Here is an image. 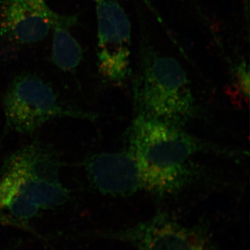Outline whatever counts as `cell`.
Returning a JSON list of instances; mask_svg holds the SVG:
<instances>
[{
  "instance_id": "obj_1",
  "label": "cell",
  "mask_w": 250,
  "mask_h": 250,
  "mask_svg": "<svg viewBox=\"0 0 250 250\" xmlns=\"http://www.w3.org/2000/svg\"><path fill=\"white\" fill-rule=\"evenodd\" d=\"M129 150L139 165L143 189L163 197L177 193L190 177V158L202 151L225 152L180 126L138 115L128 130Z\"/></svg>"
},
{
  "instance_id": "obj_2",
  "label": "cell",
  "mask_w": 250,
  "mask_h": 250,
  "mask_svg": "<svg viewBox=\"0 0 250 250\" xmlns=\"http://www.w3.org/2000/svg\"><path fill=\"white\" fill-rule=\"evenodd\" d=\"M62 167L56 151L39 141L15 151L0 169V208L28 220L63 205L70 192L61 181Z\"/></svg>"
},
{
  "instance_id": "obj_3",
  "label": "cell",
  "mask_w": 250,
  "mask_h": 250,
  "mask_svg": "<svg viewBox=\"0 0 250 250\" xmlns=\"http://www.w3.org/2000/svg\"><path fill=\"white\" fill-rule=\"evenodd\" d=\"M139 115L182 127L197 113L187 72L176 59L143 49L134 80Z\"/></svg>"
},
{
  "instance_id": "obj_4",
  "label": "cell",
  "mask_w": 250,
  "mask_h": 250,
  "mask_svg": "<svg viewBox=\"0 0 250 250\" xmlns=\"http://www.w3.org/2000/svg\"><path fill=\"white\" fill-rule=\"evenodd\" d=\"M3 108L6 127L21 134H34L56 118H95L64 105L48 83L32 74H22L14 79L4 94Z\"/></svg>"
},
{
  "instance_id": "obj_5",
  "label": "cell",
  "mask_w": 250,
  "mask_h": 250,
  "mask_svg": "<svg viewBox=\"0 0 250 250\" xmlns=\"http://www.w3.org/2000/svg\"><path fill=\"white\" fill-rule=\"evenodd\" d=\"M98 67L107 80L121 82L130 74L131 25L117 0H95Z\"/></svg>"
},
{
  "instance_id": "obj_6",
  "label": "cell",
  "mask_w": 250,
  "mask_h": 250,
  "mask_svg": "<svg viewBox=\"0 0 250 250\" xmlns=\"http://www.w3.org/2000/svg\"><path fill=\"white\" fill-rule=\"evenodd\" d=\"M115 238L137 250H216L202 229L187 226L164 213L122 230Z\"/></svg>"
},
{
  "instance_id": "obj_7",
  "label": "cell",
  "mask_w": 250,
  "mask_h": 250,
  "mask_svg": "<svg viewBox=\"0 0 250 250\" xmlns=\"http://www.w3.org/2000/svg\"><path fill=\"white\" fill-rule=\"evenodd\" d=\"M59 16L45 0H4L0 34L16 43H36L47 37Z\"/></svg>"
},
{
  "instance_id": "obj_8",
  "label": "cell",
  "mask_w": 250,
  "mask_h": 250,
  "mask_svg": "<svg viewBox=\"0 0 250 250\" xmlns=\"http://www.w3.org/2000/svg\"><path fill=\"white\" fill-rule=\"evenodd\" d=\"M85 168L90 183L104 195L128 196L143 188L139 165L129 151L95 154Z\"/></svg>"
},
{
  "instance_id": "obj_9",
  "label": "cell",
  "mask_w": 250,
  "mask_h": 250,
  "mask_svg": "<svg viewBox=\"0 0 250 250\" xmlns=\"http://www.w3.org/2000/svg\"><path fill=\"white\" fill-rule=\"evenodd\" d=\"M77 21L76 16L59 15L52 28V61L62 71L75 70L83 58V49L70 31Z\"/></svg>"
},
{
  "instance_id": "obj_10",
  "label": "cell",
  "mask_w": 250,
  "mask_h": 250,
  "mask_svg": "<svg viewBox=\"0 0 250 250\" xmlns=\"http://www.w3.org/2000/svg\"><path fill=\"white\" fill-rule=\"evenodd\" d=\"M240 95H241L247 102L249 100L250 95V70L246 62H242L237 66L234 74V84Z\"/></svg>"
}]
</instances>
